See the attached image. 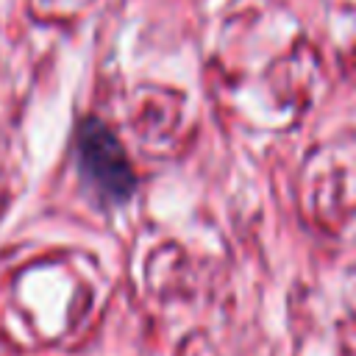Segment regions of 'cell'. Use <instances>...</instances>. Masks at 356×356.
<instances>
[{
  "label": "cell",
  "instance_id": "cell-1",
  "mask_svg": "<svg viewBox=\"0 0 356 356\" xmlns=\"http://www.w3.org/2000/svg\"><path fill=\"white\" fill-rule=\"evenodd\" d=\"M78 164L81 172L103 197L125 200L136 186L122 145L117 142L111 128L95 117L83 120L78 128Z\"/></svg>",
  "mask_w": 356,
  "mask_h": 356
}]
</instances>
